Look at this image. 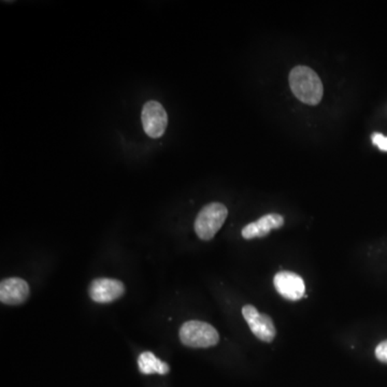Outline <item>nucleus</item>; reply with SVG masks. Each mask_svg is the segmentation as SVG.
<instances>
[{
  "instance_id": "obj_1",
  "label": "nucleus",
  "mask_w": 387,
  "mask_h": 387,
  "mask_svg": "<svg viewBox=\"0 0 387 387\" xmlns=\"http://www.w3.org/2000/svg\"><path fill=\"white\" fill-rule=\"evenodd\" d=\"M289 87L293 94L304 104L316 106L323 98V84L314 70L297 66L289 74Z\"/></svg>"
},
{
  "instance_id": "obj_2",
  "label": "nucleus",
  "mask_w": 387,
  "mask_h": 387,
  "mask_svg": "<svg viewBox=\"0 0 387 387\" xmlns=\"http://www.w3.org/2000/svg\"><path fill=\"white\" fill-rule=\"evenodd\" d=\"M179 335L181 342L190 348H211L220 341L217 329L210 324L200 321H190L183 324Z\"/></svg>"
},
{
  "instance_id": "obj_3",
  "label": "nucleus",
  "mask_w": 387,
  "mask_h": 387,
  "mask_svg": "<svg viewBox=\"0 0 387 387\" xmlns=\"http://www.w3.org/2000/svg\"><path fill=\"white\" fill-rule=\"evenodd\" d=\"M228 210L223 203H211L201 209L196 217L195 232L201 240H211L226 221Z\"/></svg>"
},
{
  "instance_id": "obj_4",
  "label": "nucleus",
  "mask_w": 387,
  "mask_h": 387,
  "mask_svg": "<svg viewBox=\"0 0 387 387\" xmlns=\"http://www.w3.org/2000/svg\"><path fill=\"white\" fill-rule=\"evenodd\" d=\"M141 121L148 137L161 138L167 129V112L159 102L151 100L143 106Z\"/></svg>"
},
{
  "instance_id": "obj_5",
  "label": "nucleus",
  "mask_w": 387,
  "mask_h": 387,
  "mask_svg": "<svg viewBox=\"0 0 387 387\" xmlns=\"http://www.w3.org/2000/svg\"><path fill=\"white\" fill-rule=\"evenodd\" d=\"M242 316L251 328L252 333L264 342H272L276 335V327L270 316L259 313L255 307L247 305L242 308Z\"/></svg>"
},
{
  "instance_id": "obj_6",
  "label": "nucleus",
  "mask_w": 387,
  "mask_h": 387,
  "mask_svg": "<svg viewBox=\"0 0 387 387\" xmlns=\"http://www.w3.org/2000/svg\"><path fill=\"white\" fill-rule=\"evenodd\" d=\"M274 284L278 293L287 300L296 301L305 296L306 285L304 280L295 272H278L274 276Z\"/></svg>"
},
{
  "instance_id": "obj_7",
  "label": "nucleus",
  "mask_w": 387,
  "mask_h": 387,
  "mask_svg": "<svg viewBox=\"0 0 387 387\" xmlns=\"http://www.w3.org/2000/svg\"><path fill=\"white\" fill-rule=\"evenodd\" d=\"M125 293V286L119 280L96 279L89 286V296L99 304H108L119 299Z\"/></svg>"
},
{
  "instance_id": "obj_8",
  "label": "nucleus",
  "mask_w": 387,
  "mask_h": 387,
  "mask_svg": "<svg viewBox=\"0 0 387 387\" xmlns=\"http://www.w3.org/2000/svg\"><path fill=\"white\" fill-rule=\"evenodd\" d=\"M30 296L27 282L20 278H10L0 283V300L9 306L23 304Z\"/></svg>"
},
{
  "instance_id": "obj_9",
  "label": "nucleus",
  "mask_w": 387,
  "mask_h": 387,
  "mask_svg": "<svg viewBox=\"0 0 387 387\" xmlns=\"http://www.w3.org/2000/svg\"><path fill=\"white\" fill-rule=\"evenodd\" d=\"M284 225V217L276 213L264 215L257 222L250 223L242 230V237L247 240L265 237L272 230H276Z\"/></svg>"
},
{
  "instance_id": "obj_10",
  "label": "nucleus",
  "mask_w": 387,
  "mask_h": 387,
  "mask_svg": "<svg viewBox=\"0 0 387 387\" xmlns=\"http://www.w3.org/2000/svg\"><path fill=\"white\" fill-rule=\"evenodd\" d=\"M138 366L140 373L143 375H165L169 373V365L164 363L161 360H158L153 353H141L138 358Z\"/></svg>"
},
{
  "instance_id": "obj_11",
  "label": "nucleus",
  "mask_w": 387,
  "mask_h": 387,
  "mask_svg": "<svg viewBox=\"0 0 387 387\" xmlns=\"http://www.w3.org/2000/svg\"><path fill=\"white\" fill-rule=\"evenodd\" d=\"M373 144L380 148L381 151L387 152V137L383 136L382 133H373Z\"/></svg>"
},
{
  "instance_id": "obj_12",
  "label": "nucleus",
  "mask_w": 387,
  "mask_h": 387,
  "mask_svg": "<svg viewBox=\"0 0 387 387\" xmlns=\"http://www.w3.org/2000/svg\"><path fill=\"white\" fill-rule=\"evenodd\" d=\"M375 356L377 360L382 362V363L387 364V340L382 341V342L375 349Z\"/></svg>"
}]
</instances>
